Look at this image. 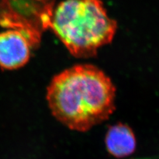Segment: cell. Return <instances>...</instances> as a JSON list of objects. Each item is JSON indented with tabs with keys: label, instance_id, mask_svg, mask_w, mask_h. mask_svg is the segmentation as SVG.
I'll return each mask as SVG.
<instances>
[{
	"label": "cell",
	"instance_id": "2",
	"mask_svg": "<svg viewBox=\"0 0 159 159\" xmlns=\"http://www.w3.org/2000/svg\"><path fill=\"white\" fill-rule=\"evenodd\" d=\"M51 29L74 57L89 58L111 42L117 23L99 0H65L54 10Z\"/></svg>",
	"mask_w": 159,
	"mask_h": 159
},
{
	"label": "cell",
	"instance_id": "4",
	"mask_svg": "<svg viewBox=\"0 0 159 159\" xmlns=\"http://www.w3.org/2000/svg\"><path fill=\"white\" fill-rule=\"evenodd\" d=\"M30 44L23 34L9 29L0 33V68L16 70L21 68L30 58Z\"/></svg>",
	"mask_w": 159,
	"mask_h": 159
},
{
	"label": "cell",
	"instance_id": "3",
	"mask_svg": "<svg viewBox=\"0 0 159 159\" xmlns=\"http://www.w3.org/2000/svg\"><path fill=\"white\" fill-rule=\"evenodd\" d=\"M55 0H0V25L16 30L37 48L51 29Z\"/></svg>",
	"mask_w": 159,
	"mask_h": 159
},
{
	"label": "cell",
	"instance_id": "1",
	"mask_svg": "<svg viewBox=\"0 0 159 159\" xmlns=\"http://www.w3.org/2000/svg\"><path fill=\"white\" fill-rule=\"evenodd\" d=\"M116 92L111 79L102 70L78 64L53 77L46 98L59 122L71 130L86 132L113 113Z\"/></svg>",
	"mask_w": 159,
	"mask_h": 159
},
{
	"label": "cell",
	"instance_id": "5",
	"mask_svg": "<svg viewBox=\"0 0 159 159\" xmlns=\"http://www.w3.org/2000/svg\"><path fill=\"white\" fill-rule=\"evenodd\" d=\"M105 143L108 152L119 158L130 156L137 147L136 137L131 128L122 123L109 127L106 135Z\"/></svg>",
	"mask_w": 159,
	"mask_h": 159
}]
</instances>
